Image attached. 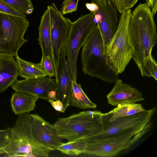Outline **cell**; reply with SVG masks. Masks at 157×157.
Listing matches in <instances>:
<instances>
[{
	"label": "cell",
	"mask_w": 157,
	"mask_h": 157,
	"mask_svg": "<svg viewBox=\"0 0 157 157\" xmlns=\"http://www.w3.org/2000/svg\"><path fill=\"white\" fill-rule=\"evenodd\" d=\"M128 35L132 50V58L141 75L147 77L145 66L152 55L157 42L156 26L154 15L146 2L140 3L132 12Z\"/></svg>",
	"instance_id": "1"
},
{
	"label": "cell",
	"mask_w": 157,
	"mask_h": 157,
	"mask_svg": "<svg viewBox=\"0 0 157 157\" xmlns=\"http://www.w3.org/2000/svg\"><path fill=\"white\" fill-rule=\"evenodd\" d=\"M155 107L128 116L109 121L102 113V130L86 139L87 142L136 138L139 140L151 128Z\"/></svg>",
	"instance_id": "2"
},
{
	"label": "cell",
	"mask_w": 157,
	"mask_h": 157,
	"mask_svg": "<svg viewBox=\"0 0 157 157\" xmlns=\"http://www.w3.org/2000/svg\"><path fill=\"white\" fill-rule=\"evenodd\" d=\"M11 131L10 142L0 149V156L48 157L55 150L40 143L34 137L29 113L19 115Z\"/></svg>",
	"instance_id": "3"
},
{
	"label": "cell",
	"mask_w": 157,
	"mask_h": 157,
	"mask_svg": "<svg viewBox=\"0 0 157 157\" xmlns=\"http://www.w3.org/2000/svg\"><path fill=\"white\" fill-rule=\"evenodd\" d=\"M82 47L81 64L83 73L106 82H115L117 76L108 65L98 25Z\"/></svg>",
	"instance_id": "4"
},
{
	"label": "cell",
	"mask_w": 157,
	"mask_h": 157,
	"mask_svg": "<svg viewBox=\"0 0 157 157\" xmlns=\"http://www.w3.org/2000/svg\"><path fill=\"white\" fill-rule=\"evenodd\" d=\"M102 113L97 110L82 111L67 117L58 118L52 125L61 139L68 141L86 139L102 130Z\"/></svg>",
	"instance_id": "5"
},
{
	"label": "cell",
	"mask_w": 157,
	"mask_h": 157,
	"mask_svg": "<svg viewBox=\"0 0 157 157\" xmlns=\"http://www.w3.org/2000/svg\"><path fill=\"white\" fill-rule=\"evenodd\" d=\"M131 13L128 9L121 13L117 29L105 51L108 65L117 76L125 71L132 58L128 35Z\"/></svg>",
	"instance_id": "6"
},
{
	"label": "cell",
	"mask_w": 157,
	"mask_h": 157,
	"mask_svg": "<svg viewBox=\"0 0 157 157\" xmlns=\"http://www.w3.org/2000/svg\"><path fill=\"white\" fill-rule=\"evenodd\" d=\"M97 26L93 13L80 17L71 22L64 45L67 61L72 79L77 82V61L80 48L92 30Z\"/></svg>",
	"instance_id": "7"
},
{
	"label": "cell",
	"mask_w": 157,
	"mask_h": 157,
	"mask_svg": "<svg viewBox=\"0 0 157 157\" xmlns=\"http://www.w3.org/2000/svg\"><path fill=\"white\" fill-rule=\"evenodd\" d=\"M29 25L26 18L0 13V54L15 57L28 40L24 35Z\"/></svg>",
	"instance_id": "8"
},
{
	"label": "cell",
	"mask_w": 157,
	"mask_h": 157,
	"mask_svg": "<svg viewBox=\"0 0 157 157\" xmlns=\"http://www.w3.org/2000/svg\"><path fill=\"white\" fill-rule=\"evenodd\" d=\"M51 31L52 57L55 71V81L57 80L58 68L61 49L65 45L72 22L68 18L64 17L61 11L55 4L48 6Z\"/></svg>",
	"instance_id": "9"
},
{
	"label": "cell",
	"mask_w": 157,
	"mask_h": 157,
	"mask_svg": "<svg viewBox=\"0 0 157 157\" xmlns=\"http://www.w3.org/2000/svg\"><path fill=\"white\" fill-rule=\"evenodd\" d=\"M98 6V10L93 14L105 53L107 47L117 29L119 19L117 10L112 2L109 1L105 6Z\"/></svg>",
	"instance_id": "10"
},
{
	"label": "cell",
	"mask_w": 157,
	"mask_h": 157,
	"mask_svg": "<svg viewBox=\"0 0 157 157\" xmlns=\"http://www.w3.org/2000/svg\"><path fill=\"white\" fill-rule=\"evenodd\" d=\"M15 91L23 92L48 100V96L51 91H56L55 79L49 77L33 79H17L11 86Z\"/></svg>",
	"instance_id": "11"
},
{
	"label": "cell",
	"mask_w": 157,
	"mask_h": 157,
	"mask_svg": "<svg viewBox=\"0 0 157 157\" xmlns=\"http://www.w3.org/2000/svg\"><path fill=\"white\" fill-rule=\"evenodd\" d=\"M33 135L39 142L56 150L63 142L52 125L37 114H30Z\"/></svg>",
	"instance_id": "12"
},
{
	"label": "cell",
	"mask_w": 157,
	"mask_h": 157,
	"mask_svg": "<svg viewBox=\"0 0 157 157\" xmlns=\"http://www.w3.org/2000/svg\"><path fill=\"white\" fill-rule=\"evenodd\" d=\"M66 57L64 45L60 52L58 65L57 80L56 82V98L63 104L64 111L69 106L71 84L73 80Z\"/></svg>",
	"instance_id": "13"
},
{
	"label": "cell",
	"mask_w": 157,
	"mask_h": 157,
	"mask_svg": "<svg viewBox=\"0 0 157 157\" xmlns=\"http://www.w3.org/2000/svg\"><path fill=\"white\" fill-rule=\"evenodd\" d=\"M111 91L107 95L109 104L113 106L136 103L145 100L141 92L117 78Z\"/></svg>",
	"instance_id": "14"
},
{
	"label": "cell",
	"mask_w": 157,
	"mask_h": 157,
	"mask_svg": "<svg viewBox=\"0 0 157 157\" xmlns=\"http://www.w3.org/2000/svg\"><path fill=\"white\" fill-rule=\"evenodd\" d=\"M139 140L136 138L96 142H87L84 154L99 156L111 157L128 149Z\"/></svg>",
	"instance_id": "15"
},
{
	"label": "cell",
	"mask_w": 157,
	"mask_h": 157,
	"mask_svg": "<svg viewBox=\"0 0 157 157\" xmlns=\"http://www.w3.org/2000/svg\"><path fill=\"white\" fill-rule=\"evenodd\" d=\"M0 54V93L11 86L18 76V69L14 56Z\"/></svg>",
	"instance_id": "16"
},
{
	"label": "cell",
	"mask_w": 157,
	"mask_h": 157,
	"mask_svg": "<svg viewBox=\"0 0 157 157\" xmlns=\"http://www.w3.org/2000/svg\"><path fill=\"white\" fill-rule=\"evenodd\" d=\"M38 98L36 97L18 91L12 94L11 105L13 112L16 115L29 113L36 107V102Z\"/></svg>",
	"instance_id": "17"
},
{
	"label": "cell",
	"mask_w": 157,
	"mask_h": 157,
	"mask_svg": "<svg viewBox=\"0 0 157 157\" xmlns=\"http://www.w3.org/2000/svg\"><path fill=\"white\" fill-rule=\"evenodd\" d=\"M38 29L39 37L37 40L38 44L41 49L42 54L52 57L50 20L47 10L41 17Z\"/></svg>",
	"instance_id": "18"
},
{
	"label": "cell",
	"mask_w": 157,
	"mask_h": 157,
	"mask_svg": "<svg viewBox=\"0 0 157 157\" xmlns=\"http://www.w3.org/2000/svg\"><path fill=\"white\" fill-rule=\"evenodd\" d=\"M69 98V106L76 107L82 109H94L97 105L88 97L82 90L81 84L72 80Z\"/></svg>",
	"instance_id": "19"
},
{
	"label": "cell",
	"mask_w": 157,
	"mask_h": 157,
	"mask_svg": "<svg viewBox=\"0 0 157 157\" xmlns=\"http://www.w3.org/2000/svg\"><path fill=\"white\" fill-rule=\"evenodd\" d=\"M18 71V76L27 79H33L47 76L39 63L26 61L15 57Z\"/></svg>",
	"instance_id": "20"
},
{
	"label": "cell",
	"mask_w": 157,
	"mask_h": 157,
	"mask_svg": "<svg viewBox=\"0 0 157 157\" xmlns=\"http://www.w3.org/2000/svg\"><path fill=\"white\" fill-rule=\"evenodd\" d=\"M142 104L135 103L119 105L108 113H104L109 121L133 115L144 111Z\"/></svg>",
	"instance_id": "21"
},
{
	"label": "cell",
	"mask_w": 157,
	"mask_h": 157,
	"mask_svg": "<svg viewBox=\"0 0 157 157\" xmlns=\"http://www.w3.org/2000/svg\"><path fill=\"white\" fill-rule=\"evenodd\" d=\"M87 145L86 139L82 138L66 143H63L56 150L67 155H78L84 153Z\"/></svg>",
	"instance_id": "22"
},
{
	"label": "cell",
	"mask_w": 157,
	"mask_h": 157,
	"mask_svg": "<svg viewBox=\"0 0 157 157\" xmlns=\"http://www.w3.org/2000/svg\"><path fill=\"white\" fill-rule=\"evenodd\" d=\"M25 14L31 13L34 10L31 0H2Z\"/></svg>",
	"instance_id": "23"
},
{
	"label": "cell",
	"mask_w": 157,
	"mask_h": 157,
	"mask_svg": "<svg viewBox=\"0 0 157 157\" xmlns=\"http://www.w3.org/2000/svg\"><path fill=\"white\" fill-rule=\"evenodd\" d=\"M41 69L48 77L55 76V71L53 59L51 56L42 54L41 61L39 63Z\"/></svg>",
	"instance_id": "24"
},
{
	"label": "cell",
	"mask_w": 157,
	"mask_h": 157,
	"mask_svg": "<svg viewBox=\"0 0 157 157\" xmlns=\"http://www.w3.org/2000/svg\"><path fill=\"white\" fill-rule=\"evenodd\" d=\"M0 13L17 17L25 18V14L17 10L4 1L0 0Z\"/></svg>",
	"instance_id": "25"
},
{
	"label": "cell",
	"mask_w": 157,
	"mask_h": 157,
	"mask_svg": "<svg viewBox=\"0 0 157 157\" xmlns=\"http://www.w3.org/2000/svg\"><path fill=\"white\" fill-rule=\"evenodd\" d=\"M147 77H153L157 80V63L152 56L148 59L145 66Z\"/></svg>",
	"instance_id": "26"
},
{
	"label": "cell",
	"mask_w": 157,
	"mask_h": 157,
	"mask_svg": "<svg viewBox=\"0 0 157 157\" xmlns=\"http://www.w3.org/2000/svg\"><path fill=\"white\" fill-rule=\"evenodd\" d=\"M79 0H64L61 9L63 15L72 13L77 10Z\"/></svg>",
	"instance_id": "27"
},
{
	"label": "cell",
	"mask_w": 157,
	"mask_h": 157,
	"mask_svg": "<svg viewBox=\"0 0 157 157\" xmlns=\"http://www.w3.org/2000/svg\"><path fill=\"white\" fill-rule=\"evenodd\" d=\"M11 134L10 128L0 130V149L5 147L9 143Z\"/></svg>",
	"instance_id": "28"
},
{
	"label": "cell",
	"mask_w": 157,
	"mask_h": 157,
	"mask_svg": "<svg viewBox=\"0 0 157 157\" xmlns=\"http://www.w3.org/2000/svg\"><path fill=\"white\" fill-rule=\"evenodd\" d=\"M48 101L56 111L62 113H64L65 112L63 104L60 100L49 99Z\"/></svg>",
	"instance_id": "29"
},
{
	"label": "cell",
	"mask_w": 157,
	"mask_h": 157,
	"mask_svg": "<svg viewBox=\"0 0 157 157\" xmlns=\"http://www.w3.org/2000/svg\"><path fill=\"white\" fill-rule=\"evenodd\" d=\"M119 12L121 13L124 10V0H112Z\"/></svg>",
	"instance_id": "30"
},
{
	"label": "cell",
	"mask_w": 157,
	"mask_h": 157,
	"mask_svg": "<svg viewBox=\"0 0 157 157\" xmlns=\"http://www.w3.org/2000/svg\"><path fill=\"white\" fill-rule=\"evenodd\" d=\"M146 1L153 15L155 14L157 10V0H146Z\"/></svg>",
	"instance_id": "31"
},
{
	"label": "cell",
	"mask_w": 157,
	"mask_h": 157,
	"mask_svg": "<svg viewBox=\"0 0 157 157\" xmlns=\"http://www.w3.org/2000/svg\"><path fill=\"white\" fill-rule=\"evenodd\" d=\"M86 6L90 12L93 13L96 12L98 9V6L95 3L92 2L90 3H86Z\"/></svg>",
	"instance_id": "32"
},
{
	"label": "cell",
	"mask_w": 157,
	"mask_h": 157,
	"mask_svg": "<svg viewBox=\"0 0 157 157\" xmlns=\"http://www.w3.org/2000/svg\"><path fill=\"white\" fill-rule=\"evenodd\" d=\"M138 0H124V10L131 9L136 3Z\"/></svg>",
	"instance_id": "33"
},
{
	"label": "cell",
	"mask_w": 157,
	"mask_h": 157,
	"mask_svg": "<svg viewBox=\"0 0 157 157\" xmlns=\"http://www.w3.org/2000/svg\"><path fill=\"white\" fill-rule=\"evenodd\" d=\"M92 2L101 6L106 5L109 1L112 2V0H92Z\"/></svg>",
	"instance_id": "34"
},
{
	"label": "cell",
	"mask_w": 157,
	"mask_h": 157,
	"mask_svg": "<svg viewBox=\"0 0 157 157\" xmlns=\"http://www.w3.org/2000/svg\"><path fill=\"white\" fill-rule=\"evenodd\" d=\"M0 57H1V54H0Z\"/></svg>",
	"instance_id": "35"
}]
</instances>
